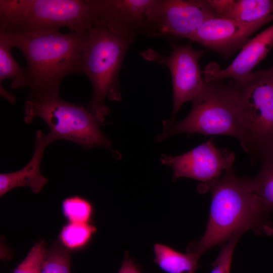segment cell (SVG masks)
<instances>
[{
    "instance_id": "6da1fadb",
    "label": "cell",
    "mask_w": 273,
    "mask_h": 273,
    "mask_svg": "<svg viewBox=\"0 0 273 273\" xmlns=\"http://www.w3.org/2000/svg\"><path fill=\"white\" fill-rule=\"evenodd\" d=\"M204 185L212 196L209 219L201 239L191 244L187 251L200 257L211 247L248 230L273 235L269 212L256 194L251 178L238 177L233 169Z\"/></svg>"
},
{
    "instance_id": "7a4b0ae2",
    "label": "cell",
    "mask_w": 273,
    "mask_h": 273,
    "mask_svg": "<svg viewBox=\"0 0 273 273\" xmlns=\"http://www.w3.org/2000/svg\"><path fill=\"white\" fill-rule=\"evenodd\" d=\"M88 32L59 31L37 36L0 32L12 48L22 53L27 61L29 98L60 97L62 80L70 74L82 73L84 47Z\"/></svg>"
},
{
    "instance_id": "3957f363",
    "label": "cell",
    "mask_w": 273,
    "mask_h": 273,
    "mask_svg": "<svg viewBox=\"0 0 273 273\" xmlns=\"http://www.w3.org/2000/svg\"><path fill=\"white\" fill-rule=\"evenodd\" d=\"M94 23L87 0H0V32L37 36L87 32Z\"/></svg>"
},
{
    "instance_id": "277c9868",
    "label": "cell",
    "mask_w": 273,
    "mask_h": 273,
    "mask_svg": "<svg viewBox=\"0 0 273 273\" xmlns=\"http://www.w3.org/2000/svg\"><path fill=\"white\" fill-rule=\"evenodd\" d=\"M134 38L94 25L87 34L82 71L90 81L93 94L87 107L102 123L109 114L106 100L120 102L119 72L126 52Z\"/></svg>"
},
{
    "instance_id": "5b68a950",
    "label": "cell",
    "mask_w": 273,
    "mask_h": 273,
    "mask_svg": "<svg viewBox=\"0 0 273 273\" xmlns=\"http://www.w3.org/2000/svg\"><path fill=\"white\" fill-rule=\"evenodd\" d=\"M192 103L189 114L165 129L157 141L181 133L228 135L238 139L243 149L250 154V141L240 119L235 88L230 83L225 84L222 80L206 81Z\"/></svg>"
},
{
    "instance_id": "8992f818",
    "label": "cell",
    "mask_w": 273,
    "mask_h": 273,
    "mask_svg": "<svg viewBox=\"0 0 273 273\" xmlns=\"http://www.w3.org/2000/svg\"><path fill=\"white\" fill-rule=\"evenodd\" d=\"M24 114L27 124L37 118L42 119L49 127L48 134L53 142L66 140L86 149L111 148L97 117L87 108L66 102L60 96L29 98L24 105Z\"/></svg>"
},
{
    "instance_id": "52a82bcc",
    "label": "cell",
    "mask_w": 273,
    "mask_h": 273,
    "mask_svg": "<svg viewBox=\"0 0 273 273\" xmlns=\"http://www.w3.org/2000/svg\"><path fill=\"white\" fill-rule=\"evenodd\" d=\"M230 83L250 141V155L255 160L263 149L273 144V68L252 72L242 82Z\"/></svg>"
},
{
    "instance_id": "ba28073f",
    "label": "cell",
    "mask_w": 273,
    "mask_h": 273,
    "mask_svg": "<svg viewBox=\"0 0 273 273\" xmlns=\"http://www.w3.org/2000/svg\"><path fill=\"white\" fill-rule=\"evenodd\" d=\"M168 56L163 55L152 48L140 53L147 61L165 65L171 73L173 88V111L169 121H165V128L171 126L183 105L193 101L205 84L199 66V60L205 50H196L190 44L171 45Z\"/></svg>"
},
{
    "instance_id": "9c48e42d",
    "label": "cell",
    "mask_w": 273,
    "mask_h": 273,
    "mask_svg": "<svg viewBox=\"0 0 273 273\" xmlns=\"http://www.w3.org/2000/svg\"><path fill=\"white\" fill-rule=\"evenodd\" d=\"M214 17L206 0H157L145 35L190 39L205 21Z\"/></svg>"
},
{
    "instance_id": "30bf717a",
    "label": "cell",
    "mask_w": 273,
    "mask_h": 273,
    "mask_svg": "<svg viewBox=\"0 0 273 273\" xmlns=\"http://www.w3.org/2000/svg\"><path fill=\"white\" fill-rule=\"evenodd\" d=\"M94 25L135 38L145 34L157 0H87Z\"/></svg>"
},
{
    "instance_id": "8fae6325",
    "label": "cell",
    "mask_w": 273,
    "mask_h": 273,
    "mask_svg": "<svg viewBox=\"0 0 273 273\" xmlns=\"http://www.w3.org/2000/svg\"><path fill=\"white\" fill-rule=\"evenodd\" d=\"M235 159L233 152L217 148L211 139L181 155L162 156L161 161L172 169L174 179L187 177L206 183L233 170Z\"/></svg>"
},
{
    "instance_id": "7c38bea8",
    "label": "cell",
    "mask_w": 273,
    "mask_h": 273,
    "mask_svg": "<svg viewBox=\"0 0 273 273\" xmlns=\"http://www.w3.org/2000/svg\"><path fill=\"white\" fill-rule=\"evenodd\" d=\"M269 22L245 24L214 17L205 21L190 40L226 57L242 48L251 35Z\"/></svg>"
},
{
    "instance_id": "4fadbf2b",
    "label": "cell",
    "mask_w": 273,
    "mask_h": 273,
    "mask_svg": "<svg viewBox=\"0 0 273 273\" xmlns=\"http://www.w3.org/2000/svg\"><path fill=\"white\" fill-rule=\"evenodd\" d=\"M273 47V24L249 39L225 69L215 63L208 64L203 71L206 81L230 78L235 83L246 79L253 68L263 60Z\"/></svg>"
},
{
    "instance_id": "5bb4252c",
    "label": "cell",
    "mask_w": 273,
    "mask_h": 273,
    "mask_svg": "<svg viewBox=\"0 0 273 273\" xmlns=\"http://www.w3.org/2000/svg\"><path fill=\"white\" fill-rule=\"evenodd\" d=\"M53 142L49 135L39 130L36 132L34 151L29 162L22 169L12 172L0 174V196L13 189L28 187L34 193H39L48 179L40 171L41 161L47 147Z\"/></svg>"
},
{
    "instance_id": "9a60e30c",
    "label": "cell",
    "mask_w": 273,
    "mask_h": 273,
    "mask_svg": "<svg viewBox=\"0 0 273 273\" xmlns=\"http://www.w3.org/2000/svg\"><path fill=\"white\" fill-rule=\"evenodd\" d=\"M154 251L155 262L167 273H195L198 268L200 256L193 252L181 253L160 244L154 245Z\"/></svg>"
},
{
    "instance_id": "2e32d148",
    "label": "cell",
    "mask_w": 273,
    "mask_h": 273,
    "mask_svg": "<svg viewBox=\"0 0 273 273\" xmlns=\"http://www.w3.org/2000/svg\"><path fill=\"white\" fill-rule=\"evenodd\" d=\"M221 18L245 24L273 21V0H235Z\"/></svg>"
},
{
    "instance_id": "e0dca14e",
    "label": "cell",
    "mask_w": 273,
    "mask_h": 273,
    "mask_svg": "<svg viewBox=\"0 0 273 273\" xmlns=\"http://www.w3.org/2000/svg\"><path fill=\"white\" fill-rule=\"evenodd\" d=\"M257 158L261 161L260 169L251 180L256 194L269 213L273 210V144L263 149Z\"/></svg>"
},
{
    "instance_id": "ac0fdd59",
    "label": "cell",
    "mask_w": 273,
    "mask_h": 273,
    "mask_svg": "<svg viewBox=\"0 0 273 273\" xmlns=\"http://www.w3.org/2000/svg\"><path fill=\"white\" fill-rule=\"evenodd\" d=\"M12 47L5 37L0 34V84L6 79L12 80L14 89L29 86V77L27 69L21 67L14 58Z\"/></svg>"
},
{
    "instance_id": "d6986e66",
    "label": "cell",
    "mask_w": 273,
    "mask_h": 273,
    "mask_svg": "<svg viewBox=\"0 0 273 273\" xmlns=\"http://www.w3.org/2000/svg\"><path fill=\"white\" fill-rule=\"evenodd\" d=\"M96 231L90 223L69 222L62 228L59 241L69 251L79 250L87 246Z\"/></svg>"
},
{
    "instance_id": "ffe728a7",
    "label": "cell",
    "mask_w": 273,
    "mask_h": 273,
    "mask_svg": "<svg viewBox=\"0 0 273 273\" xmlns=\"http://www.w3.org/2000/svg\"><path fill=\"white\" fill-rule=\"evenodd\" d=\"M62 210L69 222L89 223L94 213L92 203L77 195L65 198L62 203Z\"/></svg>"
},
{
    "instance_id": "44dd1931",
    "label": "cell",
    "mask_w": 273,
    "mask_h": 273,
    "mask_svg": "<svg viewBox=\"0 0 273 273\" xmlns=\"http://www.w3.org/2000/svg\"><path fill=\"white\" fill-rule=\"evenodd\" d=\"M41 273H71L70 251L60 241L47 250Z\"/></svg>"
},
{
    "instance_id": "7402d4cb",
    "label": "cell",
    "mask_w": 273,
    "mask_h": 273,
    "mask_svg": "<svg viewBox=\"0 0 273 273\" xmlns=\"http://www.w3.org/2000/svg\"><path fill=\"white\" fill-rule=\"evenodd\" d=\"M47 250L43 241L36 243L13 273H41Z\"/></svg>"
},
{
    "instance_id": "603a6c76",
    "label": "cell",
    "mask_w": 273,
    "mask_h": 273,
    "mask_svg": "<svg viewBox=\"0 0 273 273\" xmlns=\"http://www.w3.org/2000/svg\"><path fill=\"white\" fill-rule=\"evenodd\" d=\"M240 236H235L223 244L217 259L212 264L210 273H230L233 253Z\"/></svg>"
},
{
    "instance_id": "cb8c5ba5",
    "label": "cell",
    "mask_w": 273,
    "mask_h": 273,
    "mask_svg": "<svg viewBox=\"0 0 273 273\" xmlns=\"http://www.w3.org/2000/svg\"><path fill=\"white\" fill-rule=\"evenodd\" d=\"M235 0H206L216 17H222L230 10Z\"/></svg>"
},
{
    "instance_id": "d4e9b609",
    "label": "cell",
    "mask_w": 273,
    "mask_h": 273,
    "mask_svg": "<svg viewBox=\"0 0 273 273\" xmlns=\"http://www.w3.org/2000/svg\"><path fill=\"white\" fill-rule=\"evenodd\" d=\"M118 273H141L127 255L125 257Z\"/></svg>"
},
{
    "instance_id": "484cf974",
    "label": "cell",
    "mask_w": 273,
    "mask_h": 273,
    "mask_svg": "<svg viewBox=\"0 0 273 273\" xmlns=\"http://www.w3.org/2000/svg\"><path fill=\"white\" fill-rule=\"evenodd\" d=\"M271 67H272V68H273V66H272Z\"/></svg>"
}]
</instances>
